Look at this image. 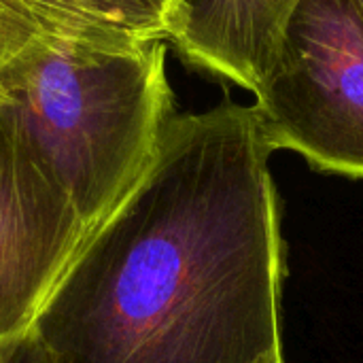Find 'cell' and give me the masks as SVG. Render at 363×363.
<instances>
[{
	"mask_svg": "<svg viewBox=\"0 0 363 363\" xmlns=\"http://www.w3.org/2000/svg\"><path fill=\"white\" fill-rule=\"evenodd\" d=\"M253 104L174 113L34 332L62 363H257L283 351L285 242Z\"/></svg>",
	"mask_w": 363,
	"mask_h": 363,
	"instance_id": "6da1fadb",
	"label": "cell"
},
{
	"mask_svg": "<svg viewBox=\"0 0 363 363\" xmlns=\"http://www.w3.org/2000/svg\"><path fill=\"white\" fill-rule=\"evenodd\" d=\"M166 40L57 43L0 70V104L91 234L128 200L174 115Z\"/></svg>",
	"mask_w": 363,
	"mask_h": 363,
	"instance_id": "7a4b0ae2",
	"label": "cell"
},
{
	"mask_svg": "<svg viewBox=\"0 0 363 363\" xmlns=\"http://www.w3.org/2000/svg\"><path fill=\"white\" fill-rule=\"evenodd\" d=\"M272 151L363 179V15L355 0H302L253 94Z\"/></svg>",
	"mask_w": 363,
	"mask_h": 363,
	"instance_id": "3957f363",
	"label": "cell"
},
{
	"mask_svg": "<svg viewBox=\"0 0 363 363\" xmlns=\"http://www.w3.org/2000/svg\"><path fill=\"white\" fill-rule=\"evenodd\" d=\"M89 238L0 104V345L34 330Z\"/></svg>",
	"mask_w": 363,
	"mask_h": 363,
	"instance_id": "277c9868",
	"label": "cell"
},
{
	"mask_svg": "<svg viewBox=\"0 0 363 363\" xmlns=\"http://www.w3.org/2000/svg\"><path fill=\"white\" fill-rule=\"evenodd\" d=\"M179 0H0V70L57 43H170Z\"/></svg>",
	"mask_w": 363,
	"mask_h": 363,
	"instance_id": "5b68a950",
	"label": "cell"
},
{
	"mask_svg": "<svg viewBox=\"0 0 363 363\" xmlns=\"http://www.w3.org/2000/svg\"><path fill=\"white\" fill-rule=\"evenodd\" d=\"M300 2L179 0L170 43L189 66L255 94L279 57Z\"/></svg>",
	"mask_w": 363,
	"mask_h": 363,
	"instance_id": "8992f818",
	"label": "cell"
},
{
	"mask_svg": "<svg viewBox=\"0 0 363 363\" xmlns=\"http://www.w3.org/2000/svg\"><path fill=\"white\" fill-rule=\"evenodd\" d=\"M0 363H62L49 345L32 330L0 345Z\"/></svg>",
	"mask_w": 363,
	"mask_h": 363,
	"instance_id": "52a82bcc",
	"label": "cell"
},
{
	"mask_svg": "<svg viewBox=\"0 0 363 363\" xmlns=\"http://www.w3.org/2000/svg\"><path fill=\"white\" fill-rule=\"evenodd\" d=\"M257 363H285V359H283V351H277V353H272V355L259 359Z\"/></svg>",
	"mask_w": 363,
	"mask_h": 363,
	"instance_id": "ba28073f",
	"label": "cell"
},
{
	"mask_svg": "<svg viewBox=\"0 0 363 363\" xmlns=\"http://www.w3.org/2000/svg\"><path fill=\"white\" fill-rule=\"evenodd\" d=\"M357 2V6H359V11H362V15H363V0H355Z\"/></svg>",
	"mask_w": 363,
	"mask_h": 363,
	"instance_id": "9c48e42d",
	"label": "cell"
}]
</instances>
